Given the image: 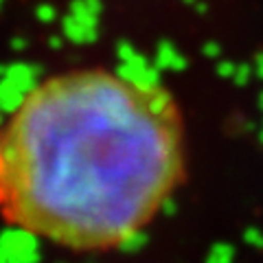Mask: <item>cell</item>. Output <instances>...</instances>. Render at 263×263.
Instances as JSON below:
<instances>
[{
	"instance_id": "obj_1",
	"label": "cell",
	"mask_w": 263,
	"mask_h": 263,
	"mask_svg": "<svg viewBox=\"0 0 263 263\" xmlns=\"http://www.w3.org/2000/svg\"><path fill=\"white\" fill-rule=\"evenodd\" d=\"M174 101L105 70L51 77L0 138V204L27 233L110 250L149 224L182 176Z\"/></svg>"
}]
</instances>
